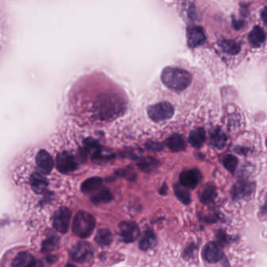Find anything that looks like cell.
I'll use <instances>...</instances> for the list:
<instances>
[{"instance_id": "277c9868", "label": "cell", "mask_w": 267, "mask_h": 267, "mask_svg": "<svg viewBox=\"0 0 267 267\" xmlns=\"http://www.w3.org/2000/svg\"><path fill=\"white\" fill-rule=\"evenodd\" d=\"M147 115L155 123L166 121L174 115V107L168 102H162L147 107Z\"/></svg>"}, {"instance_id": "f546056e", "label": "cell", "mask_w": 267, "mask_h": 267, "mask_svg": "<svg viewBox=\"0 0 267 267\" xmlns=\"http://www.w3.org/2000/svg\"><path fill=\"white\" fill-rule=\"evenodd\" d=\"M146 148L150 150V151H160L164 149V145L163 144L155 142V141L146 143Z\"/></svg>"}, {"instance_id": "44dd1931", "label": "cell", "mask_w": 267, "mask_h": 267, "mask_svg": "<svg viewBox=\"0 0 267 267\" xmlns=\"http://www.w3.org/2000/svg\"><path fill=\"white\" fill-rule=\"evenodd\" d=\"M36 260L33 256L27 251H22L17 255L12 262V267H29Z\"/></svg>"}, {"instance_id": "d6986e66", "label": "cell", "mask_w": 267, "mask_h": 267, "mask_svg": "<svg viewBox=\"0 0 267 267\" xmlns=\"http://www.w3.org/2000/svg\"><path fill=\"white\" fill-rule=\"evenodd\" d=\"M166 145L172 152H180L186 148L184 139L180 134H173L166 140Z\"/></svg>"}, {"instance_id": "ac0fdd59", "label": "cell", "mask_w": 267, "mask_h": 267, "mask_svg": "<svg viewBox=\"0 0 267 267\" xmlns=\"http://www.w3.org/2000/svg\"><path fill=\"white\" fill-rule=\"evenodd\" d=\"M216 196H217V192H216V186L212 184H206L199 194L201 202L205 205L212 203L216 199Z\"/></svg>"}, {"instance_id": "e0dca14e", "label": "cell", "mask_w": 267, "mask_h": 267, "mask_svg": "<svg viewBox=\"0 0 267 267\" xmlns=\"http://www.w3.org/2000/svg\"><path fill=\"white\" fill-rule=\"evenodd\" d=\"M103 180L100 177H91L82 184L81 190L84 194H93L101 189Z\"/></svg>"}, {"instance_id": "4316f807", "label": "cell", "mask_w": 267, "mask_h": 267, "mask_svg": "<svg viewBox=\"0 0 267 267\" xmlns=\"http://www.w3.org/2000/svg\"><path fill=\"white\" fill-rule=\"evenodd\" d=\"M222 50L230 55H236L241 50V46L238 42L231 40H224L220 44Z\"/></svg>"}, {"instance_id": "cb8c5ba5", "label": "cell", "mask_w": 267, "mask_h": 267, "mask_svg": "<svg viewBox=\"0 0 267 267\" xmlns=\"http://www.w3.org/2000/svg\"><path fill=\"white\" fill-rule=\"evenodd\" d=\"M113 241L111 232L107 229H101L97 231L95 236V242L98 246L105 247L111 245Z\"/></svg>"}, {"instance_id": "ffe728a7", "label": "cell", "mask_w": 267, "mask_h": 267, "mask_svg": "<svg viewBox=\"0 0 267 267\" xmlns=\"http://www.w3.org/2000/svg\"><path fill=\"white\" fill-rule=\"evenodd\" d=\"M248 40L253 47L257 48L261 46L263 42H265L266 33L263 28L259 26H255L253 29L251 30L248 36Z\"/></svg>"}, {"instance_id": "836d02e7", "label": "cell", "mask_w": 267, "mask_h": 267, "mask_svg": "<svg viewBox=\"0 0 267 267\" xmlns=\"http://www.w3.org/2000/svg\"><path fill=\"white\" fill-rule=\"evenodd\" d=\"M165 191H166V185H164L163 187L161 189L160 193L162 194H165Z\"/></svg>"}, {"instance_id": "5bb4252c", "label": "cell", "mask_w": 267, "mask_h": 267, "mask_svg": "<svg viewBox=\"0 0 267 267\" xmlns=\"http://www.w3.org/2000/svg\"><path fill=\"white\" fill-rule=\"evenodd\" d=\"M32 190L37 194H42L47 189L48 181L40 172H34L30 179Z\"/></svg>"}, {"instance_id": "7c38bea8", "label": "cell", "mask_w": 267, "mask_h": 267, "mask_svg": "<svg viewBox=\"0 0 267 267\" xmlns=\"http://www.w3.org/2000/svg\"><path fill=\"white\" fill-rule=\"evenodd\" d=\"M186 37H187L188 45L192 48L201 46L205 43L206 40L204 30L199 26H192L188 28Z\"/></svg>"}, {"instance_id": "4fadbf2b", "label": "cell", "mask_w": 267, "mask_h": 267, "mask_svg": "<svg viewBox=\"0 0 267 267\" xmlns=\"http://www.w3.org/2000/svg\"><path fill=\"white\" fill-rule=\"evenodd\" d=\"M36 164L45 174H50L54 168V160L51 155L45 150H41L38 152L36 159Z\"/></svg>"}, {"instance_id": "d4e9b609", "label": "cell", "mask_w": 267, "mask_h": 267, "mask_svg": "<svg viewBox=\"0 0 267 267\" xmlns=\"http://www.w3.org/2000/svg\"><path fill=\"white\" fill-rule=\"evenodd\" d=\"M227 141L226 136L220 128H217L216 130L212 133L211 137V144L217 149L224 148L225 146L226 143Z\"/></svg>"}, {"instance_id": "6da1fadb", "label": "cell", "mask_w": 267, "mask_h": 267, "mask_svg": "<svg viewBox=\"0 0 267 267\" xmlns=\"http://www.w3.org/2000/svg\"><path fill=\"white\" fill-rule=\"evenodd\" d=\"M126 110V102L115 93H103L97 97L94 103V115L102 121L119 117Z\"/></svg>"}, {"instance_id": "ba28073f", "label": "cell", "mask_w": 267, "mask_h": 267, "mask_svg": "<svg viewBox=\"0 0 267 267\" xmlns=\"http://www.w3.org/2000/svg\"><path fill=\"white\" fill-rule=\"evenodd\" d=\"M77 167V162L75 160V157L70 153L63 151L60 153L57 157V168L60 172L68 173L73 172Z\"/></svg>"}, {"instance_id": "484cf974", "label": "cell", "mask_w": 267, "mask_h": 267, "mask_svg": "<svg viewBox=\"0 0 267 267\" xmlns=\"http://www.w3.org/2000/svg\"><path fill=\"white\" fill-rule=\"evenodd\" d=\"M175 194L179 200L182 202L183 204H190L191 202V196L190 193L186 187H184L180 184H176L174 186Z\"/></svg>"}, {"instance_id": "d6a6232c", "label": "cell", "mask_w": 267, "mask_h": 267, "mask_svg": "<svg viewBox=\"0 0 267 267\" xmlns=\"http://www.w3.org/2000/svg\"><path fill=\"white\" fill-rule=\"evenodd\" d=\"M261 15L262 18H263V22H264L266 24V20H267V11H266V8L263 9Z\"/></svg>"}, {"instance_id": "7a4b0ae2", "label": "cell", "mask_w": 267, "mask_h": 267, "mask_svg": "<svg viewBox=\"0 0 267 267\" xmlns=\"http://www.w3.org/2000/svg\"><path fill=\"white\" fill-rule=\"evenodd\" d=\"M162 81L167 88L173 91H183L190 85L192 77L188 71L179 67H168L163 70Z\"/></svg>"}, {"instance_id": "7402d4cb", "label": "cell", "mask_w": 267, "mask_h": 267, "mask_svg": "<svg viewBox=\"0 0 267 267\" xmlns=\"http://www.w3.org/2000/svg\"><path fill=\"white\" fill-rule=\"evenodd\" d=\"M205 141V132L202 128L194 129L189 136V142L195 148H199Z\"/></svg>"}, {"instance_id": "8fae6325", "label": "cell", "mask_w": 267, "mask_h": 267, "mask_svg": "<svg viewBox=\"0 0 267 267\" xmlns=\"http://www.w3.org/2000/svg\"><path fill=\"white\" fill-rule=\"evenodd\" d=\"M202 255L206 262L216 263L223 259L224 252L222 251L221 246L217 242H209L205 246Z\"/></svg>"}, {"instance_id": "83f0119b", "label": "cell", "mask_w": 267, "mask_h": 267, "mask_svg": "<svg viewBox=\"0 0 267 267\" xmlns=\"http://www.w3.org/2000/svg\"><path fill=\"white\" fill-rule=\"evenodd\" d=\"M223 164L229 172L234 173L238 166V159L234 155H226L224 159Z\"/></svg>"}, {"instance_id": "2e32d148", "label": "cell", "mask_w": 267, "mask_h": 267, "mask_svg": "<svg viewBox=\"0 0 267 267\" xmlns=\"http://www.w3.org/2000/svg\"><path fill=\"white\" fill-rule=\"evenodd\" d=\"M158 239L155 233L151 230H146L143 234L142 238L140 241V247L143 251H147L156 246Z\"/></svg>"}, {"instance_id": "8992f818", "label": "cell", "mask_w": 267, "mask_h": 267, "mask_svg": "<svg viewBox=\"0 0 267 267\" xmlns=\"http://www.w3.org/2000/svg\"><path fill=\"white\" fill-rule=\"evenodd\" d=\"M70 255L71 259L77 263H87L93 257V246L89 242H78L71 250Z\"/></svg>"}, {"instance_id": "f1b7e54d", "label": "cell", "mask_w": 267, "mask_h": 267, "mask_svg": "<svg viewBox=\"0 0 267 267\" xmlns=\"http://www.w3.org/2000/svg\"><path fill=\"white\" fill-rule=\"evenodd\" d=\"M59 239L55 237H52L49 239L46 240L42 244V251H50L55 249L58 247V243H59Z\"/></svg>"}, {"instance_id": "3957f363", "label": "cell", "mask_w": 267, "mask_h": 267, "mask_svg": "<svg viewBox=\"0 0 267 267\" xmlns=\"http://www.w3.org/2000/svg\"><path fill=\"white\" fill-rule=\"evenodd\" d=\"M96 220L91 214L83 210L78 212L74 218L72 231L80 238H87L95 229Z\"/></svg>"}, {"instance_id": "4dcf8cb0", "label": "cell", "mask_w": 267, "mask_h": 267, "mask_svg": "<svg viewBox=\"0 0 267 267\" xmlns=\"http://www.w3.org/2000/svg\"><path fill=\"white\" fill-rule=\"evenodd\" d=\"M217 238V243L219 244L220 246H224V245H226V244H227L228 242H228L229 240L227 239V234H226L225 232L224 231H221V230H220V231L218 233Z\"/></svg>"}, {"instance_id": "603a6c76", "label": "cell", "mask_w": 267, "mask_h": 267, "mask_svg": "<svg viewBox=\"0 0 267 267\" xmlns=\"http://www.w3.org/2000/svg\"><path fill=\"white\" fill-rule=\"evenodd\" d=\"M159 165V162L151 157H146L141 159L137 164L140 170L149 173L153 172Z\"/></svg>"}, {"instance_id": "52a82bcc", "label": "cell", "mask_w": 267, "mask_h": 267, "mask_svg": "<svg viewBox=\"0 0 267 267\" xmlns=\"http://www.w3.org/2000/svg\"><path fill=\"white\" fill-rule=\"evenodd\" d=\"M71 212L67 207H62L56 212L53 218V226L59 233L66 234L69 230Z\"/></svg>"}, {"instance_id": "30bf717a", "label": "cell", "mask_w": 267, "mask_h": 267, "mask_svg": "<svg viewBox=\"0 0 267 267\" xmlns=\"http://www.w3.org/2000/svg\"><path fill=\"white\" fill-rule=\"evenodd\" d=\"M255 190V184L247 180H240L232 189V197L234 200L248 198Z\"/></svg>"}, {"instance_id": "9a60e30c", "label": "cell", "mask_w": 267, "mask_h": 267, "mask_svg": "<svg viewBox=\"0 0 267 267\" xmlns=\"http://www.w3.org/2000/svg\"><path fill=\"white\" fill-rule=\"evenodd\" d=\"M113 194L111 190L107 188H101L97 190L95 193L92 194L90 200L94 205L103 204L108 203L113 200Z\"/></svg>"}, {"instance_id": "5b68a950", "label": "cell", "mask_w": 267, "mask_h": 267, "mask_svg": "<svg viewBox=\"0 0 267 267\" xmlns=\"http://www.w3.org/2000/svg\"><path fill=\"white\" fill-rule=\"evenodd\" d=\"M118 236L124 243H133L141 234V230L135 222H122L118 226Z\"/></svg>"}, {"instance_id": "e575fe53", "label": "cell", "mask_w": 267, "mask_h": 267, "mask_svg": "<svg viewBox=\"0 0 267 267\" xmlns=\"http://www.w3.org/2000/svg\"><path fill=\"white\" fill-rule=\"evenodd\" d=\"M65 267H76L75 266L72 265V264H67Z\"/></svg>"}, {"instance_id": "9c48e42d", "label": "cell", "mask_w": 267, "mask_h": 267, "mask_svg": "<svg viewBox=\"0 0 267 267\" xmlns=\"http://www.w3.org/2000/svg\"><path fill=\"white\" fill-rule=\"evenodd\" d=\"M202 176L200 171L197 168L184 171L180 176V183L186 189H194L202 180Z\"/></svg>"}, {"instance_id": "1f68e13d", "label": "cell", "mask_w": 267, "mask_h": 267, "mask_svg": "<svg viewBox=\"0 0 267 267\" xmlns=\"http://www.w3.org/2000/svg\"><path fill=\"white\" fill-rule=\"evenodd\" d=\"M118 174L120 175L121 176H124V177H127L128 180H134L135 174L131 173L130 171L125 170V169H122L118 172Z\"/></svg>"}]
</instances>
